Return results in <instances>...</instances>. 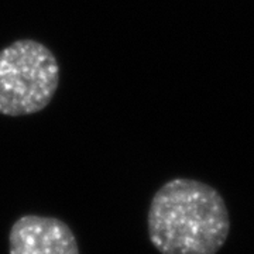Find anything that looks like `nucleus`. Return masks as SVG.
<instances>
[{
  "label": "nucleus",
  "instance_id": "2",
  "mask_svg": "<svg viewBox=\"0 0 254 254\" xmlns=\"http://www.w3.org/2000/svg\"><path fill=\"white\" fill-rule=\"evenodd\" d=\"M60 83V64L43 43L24 38L0 50V115L30 116L44 110Z\"/></svg>",
  "mask_w": 254,
  "mask_h": 254
},
{
  "label": "nucleus",
  "instance_id": "1",
  "mask_svg": "<svg viewBox=\"0 0 254 254\" xmlns=\"http://www.w3.org/2000/svg\"><path fill=\"white\" fill-rule=\"evenodd\" d=\"M151 245L161 254H216L230 232L222 193L192 178H173L151 198L147 212Z\"/></svg>",
  "mask_w": 254,
  "mask_h": 254
},
{
  "label": "nucleus",
  "instance_id": "3",
  "mask_svg": "<svg viewBox=\"0 0 254 254\" xmlns=\"http://www.w3.org/2000/svg\"><path fill=\"white\" fill-rule=\"evenodd\" d=\"M9 254H79V245L61 219L24 215L10 229Z\"/></svg>",
  "mask_w": 254,
  "mask_h": 254
}]
</instances>
